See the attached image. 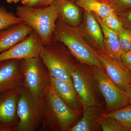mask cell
<instances>
[{
    "label": "cell",
    "mask_w": 131,
    "mask_h": 131,
    "mask_svg": "<svg viewBox=\"0 0 131 131\" xmlns=\"http://www.w3.org/2000/svg\"><path fill=\"white\" fill-rule=\"evenodd\" d=\"M52 40L64 45L71 53L83 63L103 69L97 52L88 45L77 27L71 26L61 19H58Z\"/></svg>",
    "instance_id": "cell-1"
},
{
    "label": "cell",
    "mask_w": 131,
    "mask_h": 131,
    "mask_svg": "<svg viewBox=\"0 0 131 131\" xmlns=\"http://www.w3.org/2000/svg\"><path fill=\"white\" fill-rule=\"evenodd\" d=\"M15 14L38 34L44 45L51 43L56 23L59 18L58 8L55 1L51 5L44 7L18 6Z\"/></svg>",
    "instance_id": "cell-2"
},
{
    "label": "cell",
    "mask_w": 131,
    "mask_h": 131,
    "mask_svg": "<svg viewBox=\"0 0 131 131\" xmlns=\"http://www.w3.org/2000/svg\"><path fill=\"white\" fill-rule=\"evenodd\" d=\"M40 99L46 124L54 130H69L76 119V112L59 97L50 81Z\"/></svg>",
    "instance_id": "cell-3"
},
{
    "label": "cell",
    "mask_w": 131,
    "mask_h": 131,
    "mask_svg": "<svg viewBox=\"0 0 131 131\" xmlns=\"http://www.w3.org/2000/svg\"><path fill=\"white\" fill-rule=\"evenodd\" d=\"M18 93L16 113L19 121L15 130L34 131L43 118L41 99L24 86L19 89Z\"/></svg>",
    "instance_id": "cell-4"
},
{
    "label": "cell",
    "mask_w": 131,
    "mask_h": 131,
    "mask_svg": "<svg viewBox=\"0 0 131 131\" xmlns=\"http://www.w3.org/2000/svg\"><path fill=\"white\" fill-rule=\"evenodd\" d=\"M24 86L34 95L41 98L50 81V76L40 57L20 60Z\"/></svg>",
    "instance_id": "cell-5"
},
{
    "label": "cell",
    "mask_w": 131,
    "mask_h": 131,
    "mask_svg": "<svg viewBox=\"0 0 131 131\" xmlns=\"http://www.w3.org/2000/svg\"><path fill=\"white\" fill-rule=\"evenodd\" d=\"M39 57L50 77L65 81L73 86L71 73L75 66L59 52L55 41L43 45Z\"/></svg>",
    "instance_id": "cell-6"
},
{
    "label": "cell",
    "mask_w": 131,
    "mask_h": 131,
    "mask_svg": "<svg viewBox=\"0 0 131 131\" xmlns=\"http://www.w3.org/2000/svg\"><path fill=\"white\" fill-rule=\"evenodd\" d=\"M93 73L99 89L105 98L107 110L113 111L129 105L126 92L117 86L104 70L93 67Z\"/></svg>",
    "instance_id": "cell-7"
},
{
    "label": "cell",
    "mask_w": 131,
    "mask_h": 131,
    "mask_svg": "<svg viewBox=\"0 0 131 131\" xmlns=\"http://www.w3.org/2000/svg\"><path fill=\"white\" fill-rule=\"evenodd\" d=\"M43 43L38 34L33 31L24 40L0 53V62L22 59L39 56Z\"/></svg>",
    "instance_id": "cell-8"
},
{
    "label": "cell",
    "mask_w": 131,
    "mask_h": 131,
    "mask_svg": "<svg viewBox=\"0 0 131 131\" xmlns=\"http://www.w3.org/2000/svg\"><path fill=\"white\" fill-rule=\"evenodd\" d=\"M19 89L0 93V131L15 130Z\"/></svg>",
    "instance_id": "cell-9"
},
{
    "label": "cell",
    "mask_w": 131,
    "mask_h": 131,
    "mask_svg": "<svg viewBox=\"0 0 131 131\" xmlns=\"http://www.w3.org/2000/svg\"><path fill=\"white\" fill-rule=\"evenodd\" d=\"M97 57L108 77L122 90L131 86V72L122 62L114 60L105 53L97 52Z\"/></svg>",
    "instance_id": "cell-10"
},
{
    "label": "cell",
    "mask_w": 131,
    "mask_h": 131,
    "mask_svg": "<svg viewBox=\"0 0 131 131\" xmlns=\"http://www.w3.org/2000/svg\"><path fill=\"white\" fill-rule=\"evenodd\" d=\"M20 62V60L17 59L0 62V93L24 86Z\"/></svg>",
    "instance_id": "cell-11"
},
{
    "label": "cell",
    "mask_w": 131,
    "mask_h": 131,
    "mask_svg": "<svg viewBox=\"0 0 131 131\" xmlns=\"http://www.w3.org/2000/svg\"><path fill=\"white\" fill-rule=\"evenodd\" d=\"M79 29L87 42L98 52L105 53L103 32L94 14L84 10L83 21Z\"/></svg>",
    "instance_id": "cell-12"
},
{
    "label": "cell",
    "mask_w": 131,
    "mask_h": 131,
    "mask_svg": "<svg viewBox=\"0 0 131 131\" xmlns=\"http://www.w3.org/2000/svg\"><path fill=\"white\" fill-rule=\"evenodd\" d=\"M73 86L83 107L96 106V98L91 82L81 70L75 67L71 73Z\"/></svg>",
    "instance_id": "cell-13"
},
{
    "label": "cell",
    "mask_w": 131,
    "mask_h": 131,
    "mask_svg": "<svg viewBox=\"0 0 131 131\" xmlns=\"http://www.w3.org/2000/svg\"><path fill=\"white\" fill-rule=\"evenodd\" d=\"M33 31L25 23L15 24L0 31V53L20 42Z\"/></svg>",
    "instance_id": "cell-14"
},
{
    "label": "cell",
    "mask_w": 131,
    "mask_h": 131,
    "mask_svg": "<svg viewBox=\"0 0 131 131\" xmlns=\"http://www.w3.org/2000/svg\"><path fill=\"white\" fill-rule=\"evenodd\" d=\"M95 15L103 32L105 53L111 58L121 62L122 52L120 46L118 32L108 28L103 23L100 17L96 15Z\"/></svg>",
    "instance_id": "cell-15"
},
{
    "label": "cell",
    "mask_w": 131,
    "mask_h": 131,
    "mask_svg": "<svg viewBox=\"0 0 131 131\" xmlns=\"http://www.w3.org/2000/svg\"><path fill=\"white\" fill-rule=\"evenodd\" d=\"M58 8L59 19L69 25L77 27L81 22L78 6L70 0H55Z\"/></svg>",
    "instance_id": "cell-16"
},
{
    "label": "cell",
    "mask_w": 131,
    "mask_h": 131,
    "mask_svg": "<svg viewBox=\"0 0 131 131\" xmlns=\"http://www.w3.org/2000/svg\"><path fill=\"white\" fill-rule=\"evenodd\" d=\"M50 81L59 97L72 110L76 112L78 101L74 87L65 81L50 77Z\"/></svg>",
    "instance_id": "cell-17"
},
{
    "label": "cell",
    "mask_w": 131,
    "mask_h": 131,
    "mask_svg": "<svg viewBox=\"0 0 131 131\" xmlns=\"http://www.w3.org/2000/svg\"><path fill=\"white\" fill-rule=\"evenodd\" d=\"M75 3L84 10L92 12L102 19L115 12L109 3L100 2L96 0H77Z\"/></svg>",
    "instance_id": "cell-18"
},
{
    "label": "cell",
    "mask_w": 131,
    "mask_h": 131,
    "mask_svg": "<svg viewBox=\"0 0 131 131\" xmlns=\"http://www.w3.org/2000/svg\"><path fill=\"white\" fill-rule=\"evenodd\" d=\"M99 114L96 106L83 107V114L81 119L75 125L71 127L70 131L93 130L94 125Z\"/></svg>",
    "instance_id": "cell-19"
},
{
    "label": "cell",
    "mask_w": 131,
    "mask_h": 131,
    "mask_svg": "<svg viewBox=\"0 0 131 131\" xmlns=\"http://www.w3.org/2000/svg\"><path fill=\"white\" fill-rule=\"evenodd\" d=\"M102 116L114 118L122 127L124 131H131V105L129 104Z\"/></svg>",
    "instance_id": "cell-20"
},
{
    "label": "cell",
    "mask_w": 131,
    "mask_h": 131,
    "mask_svg": "<svg viewBox=\"0 0 131 131\" xmlns=\"http://www.w3.org/2000/svg\"><path fill=\"white\" fill-rule=\"evenodd\" d=\"M24 23L21 19L0 4V31L15 24Z\"/></svg>",
    "instance_id": "cell-21"
},
{
    "label": "cell",
    "mask_w": 131,
    "mask_h": 131,
    "mask_svg": "<svg viewBox=\"0 0 131 131\" xmlns=\"http://www.w3.org/2000/svg\"><path fill=\"white\" fill-rule=\"evenodd\" d=\"M119 40L122 53L131 50V30L123 28L118 32Z\"/></svg>",
    "instance_id": "cell-22"
},
{
    "label": "cell",
    "mask_w": 131,
    "mask_h": 131,
    "mask_svg": "<svg viewBox=\"0 0 131 131\" xmlns=\"http://www.w3.org/2000/svg\"><path fill=\"white\" fill-rule=\"evenodd\" d=\"M100 124L103 131H124V129L114 118L102 116Z\"/></svg>",
    "instance_id": "cell-23"
},
{
    "label": "cell",
    "mask_w": 131,
    "mask_h": 131,
    "mask_svg": "<svg viewBox=\"0 0 131 131\" xmlns=\"http://www.w3.org/2000/svg\"><path fill=\"white\" fill-rule=\"evenodd\" d=\"M101 19L103 23L108 28L117 32L124 28L118 15L115 12H113L105 18Z\"/></svg>",
    "instance_id": "cell-24"
},
{
    "label": "cell",
    "mask_w": 131,
    "mask_h": 131,
    "mask_svg": "<svg viewBox=\"0 0 131 131\" xmlns=\"http://www.w3.org/2000/svg\"><path fill=\"white\" fill-rule=\"evenodd\" d=\"M108 3L117 14L131 9V0H110Z\"/></svg>",
    "instance_id": "cell-25"
},
{
    "label": "cell",
    "mask_w": 131,
    "mask_h": 131,
    "mask_svg": "<svg viewBox=\"0 0 131 131\" xmlns=\"http://www.w3.org/2000/svg\"><path fill=\"white\" fill-rule=\"evenodd\" d=\"M117 15L121 21L123 27L131 30V9Z\"/></svg>",
    "instance_id": "cell-26"
},
{
    "label": "cell",
    "mask_w": 131,
    "mask_h": 131,
    "mask_svg": "<svg viewBox=\"0 0 131 131\" xmlns=\"http://www.w3.org/2000/svg\"><path fill=\"white\" fill-rule=\"evenodd\" d=\"M55 0H30L27 5L34 7H42L51 5Z\"/></svg>",
    "instance_id": "cell-27"
},
{
    "label": "cell",
    "mask_w": 131,
    "mask_h": 131,
    "mask_svg": "<svg viewBox=\"0 0 131 131\" xmlns=\"http://www.w3.org/2000/svg\"><path fill=\"white\" fill-rule=\"evenodd\" d=\"M121 61L123 65L131 72V50L122 53Z\"/></svg>",
    "instance_id": "cell-28"
},
{
    "label": "cell",
    "mask_w": 131,
    "mask_h": 131,
    "mask_svg": "<svg viewBox=\"0 0 131 131\" xmlns=\"http://www.w3.org/2000/svg\"><path fill=\"white\" fill-rule=\"evenodd\" d=\"M126 92L127 95L128 96L129 104L131 105V86L127 90Z\"/></svg>",
    "instance_id": "cell-29"
},
{
    "label": "cell",
    "mask_w": 131,
    "mask_h": 131,
    "mask_svg": "<svg viewBox=\"0 0 131 131\" xmlns=\"http://www.w3.org/2000/svg\"><path fill=\"white\" fill-rule=\"evenodd\" d=\"M21 0H6V2L9 4L16 3L21 1Z\"/></svg>",
    "instance_id": "cell-30"
},
{
    "label": "cell",
    "mask_w": 131,
    "mask_h": 131,
    "mask_svg": "<svg viewBox=\"0 0 131 131\" xmlns=\"http://www.w3.org/2000/svg\"><path fill=\"white\" fill-rule=\"evenodd\" d=\"M30 0H21V3L22 5H26L30 1Z\"/></svg>",
    "instance_id": "cell-31"
},
{
    "label": "cell",
    "mask_w": 131,
    "mask_h": 131,
    "mask_svg": "<svg viewBox=\"0 0 131 131\" xmlns=\"http://www.w3.org/2000/svg\"><path fill=\"white\" fill-rule=\"evenodd\" d=\"M96 1H98L100 2L108 3V2L110 0H96Z\"/></svg>",
    "instance_id": "cell-32"
},
{
    "label": "cell",
    "mask_w": 131,
    "mask_h": 131,
    "mask_svg": "<svg viewBox=\"0 0 131 131\" xmlns=\"http://www.w3.org/2000/svg\"><path fill=\"white\" fill-rule=\"evenodd\" d=\"M70 1H72V0H70Z\"/></svg>",
    "instance_id": "cell-33"
}]
</instances>
